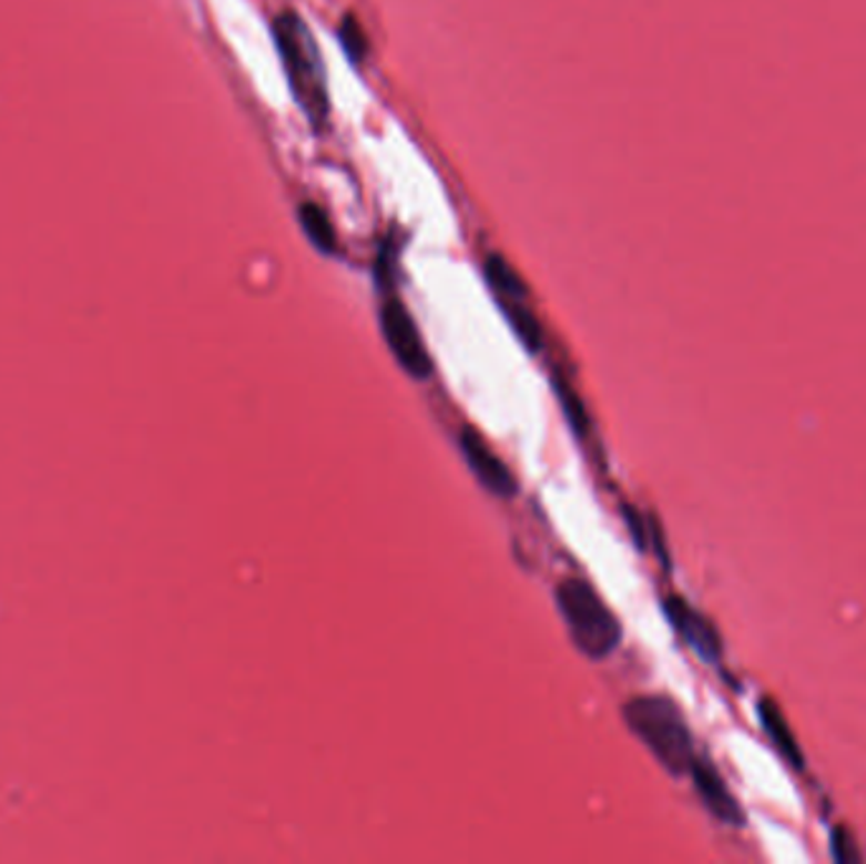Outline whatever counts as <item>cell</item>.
<instances>
[{"instance_id":"8fae6325","label":"cell","mask_w":866,"mask_h":864,"mask_svg":"<svg viewBox=\"0 0 866 864\" xmlns=\"http://www.w3.org/2000/svg\"><path fill=\"white\" fill-rule=\"evenodd\" d=\"M340 41H343V49L347 57H350L353 64L360 67L363 59L368 57V39H365V33L360 29V23H357V18L347 16L343 26H340Z\"/></svg>"},{"instance_id":"6da1fadb","label":"cell","mask_w":866,"mask_h":864,"mask_svg":"<svg viewBox=\"0 0 866 864\" xmlns=\"http://www.w3.org/2000/svg\"><path fill=\"white\" fill-rule=\"evenodd\" d=\"M272 33L276 49H279L284 71H287L294 100L299 102L307 120L319 130L329 118V94L315 39L307 31L305 21L289 11L274 18Z\"/></svg>"},{"instance_id":"9c48e42d","label":"cell","mask_w":866,"mask_h":864,"mask_svg":"<svg viewBox=\"0 0 866 864\" xmlns=\"http://www.w3.org/2000/svg\"><path fill=\"white\" fill-rule=\"evenodd\" d=\"M299 221H302V231H305L309 242L315 244L319 252L323 254L337 252V234L333 221H329L327 213L319 209L317 203H302Z\"/></svg>"},{"instance_id":"3957f363","label":"cell","mask_w":866,"mask_h":864,"mask_svg":"<svg viewBox=\"0 0 866 864\" xmlns=\"http://www.w3.org/2000/svg\"><path fill=\"white\" fill-rule=\"evenodd\" d=\"M558 606L570 637L580 652L591 659L609 657L621 641V623L613 617L601 596L583 578H566L558 586Z\"/></svg>"},{"instance_id":"8992f818","label":"cell","mask_w":866,"mask_h":864,"mask_svg":"<svg viewBox=\"0 0 866 864\" xmlns=\"http://www.w3.org/2000/svg\"><path fill=\"white\" fill-rule=\"evenodd\" d=\"M461 449L471 471H475L479 482L485 485L489 492L499 497H512L517 492L512 471L507 469L505 461L492 451L485 436H481L477 429H471V426H467V429L461 431Z\"/></svg>"},{"instance_id":"5bb4252c","label":"cell","mask_w":866,"mask_h":864,"mask_svg":"<svg viewBox=\"0 0 866 864\" xmlns=\"http://www.w3.org/2000/svg\"><path fill=\"white\" fill-rule=\"evenodd\" d=\"M626 522L633 532V542H639V548H644L646 546V530H644V525H641L639 515L633 510H626Z\"/></svg>"},{"instance_id":"52a82bcc","label":"cell","mask_w":866,"mask_h":864,"mask_svg":"<svg viewBox=\"0 0 866 864\" xmlns=\"http://www.w3.org/2000/svg\"><path fill=\"white\" fill-rule=\"evenodd\" d=\"M690 771H692L694 786H696V791H700V796L704 801V806H707L722 824L743 826L745 824L743 806H740L735 794H732V791L727 789V783H725V779L720 776V771L714 769L710 761H696V759H694Z\"/></svg>"},{"instance_id":"7c38bea8","label":"cell","mask_w":866,"mask_h":864,"mask_svg":"<svg viewBox=\"0 0 866 864\" xmlns=\"http://www.w3.org/2000/svg\"><path fill=\"white\" fill-rule=\"evenodd\" d=\"M556 388H558V396L562 400V408H566V414H568V421L573 424V429L580 436H585L588 429H591V424H588V414H585L583 404H580L578 394L570 386H566L562 380H556Z\"/></svg>"},{"instance_id":"ba28073f","label":"cell","mask_w":866,"mask_h":864,"mask_svg":"<svg viewBox=\"0 0 866 864\" xmlns=\"http://www.w3.org/2000/svg\"><path fill=\"white\" fill-rule=\"evenodd\" d=\"M757 718H761V725L765 730V735L771 738V743L775 745V751H778L793 769H803V751L798 745V738L788 725V720H785L778 702L771 698H763L757 702Z\"/></svg>"},{"instance_id":"5b68a950","label":"cell","mask_w":866,"mask_h":864,"mask_svg":"<svg viewBox=\"0 0 866 864\" xmlns=\"http://www.w3.org/2000/svg\"><path fill=\"white\" fill-rule=\"evenodd\" d=\"M664 611L672 627L686 639V644L694 647V652H700V657L707 659V662H717L722 657V637L704 613L686 603L682 596H669Z\"/></svg>"},{"instance_id":"30bf717a","label":"cell","mask_w":866,"mask_h":864,"mask_svg":"<svg viewBox=\"0 0 866 864\" xmlns=\"http://www.w3.org/2000/svg\"><path fill=\"white\" fill-rule=\"evenodd\" d=\"M485 272L497 294V299H527L524 282L517 277V272L502 260V256H489L485 264Z\"/></svg>"},{"instance_id":"4fadbf2b","label":"cell","mask_w":866,"mask_h":864,"mask_svg":"<svg viewBox=\"0 0 866 864\" xmlns=\"http://www.w3.org/2000/svg\"><path fill=\"white\" fill-rule=\"evenodd\" d=\"M832 854L836 862H862L864 854L859 850V844H856L854 834L849 830H844V826H834L832 832Z\"/></svg>"},{"instance_id":"277c9868","label":"cell","mask_w":866,"mask_h":864,"mask_svg":"<svg viewBox=\"0 0 866 864\" xmlns=\"http://www.w3.org/2000/svg\"><path fill=\"white\" fill-rule=\"evenodd\" d=\"M380 327L388 347L396 355V360L404 365L408 376L426 380L434 373V363L428 358V350L421 340V333L406 309L404 302L388 299L380 309Z\"/></svg>"},{"instance_id":"7a4b0ae2","label":"cell","mask_w":866,"mask_h":864,"mask_svg":"<svg viewBox=\"0 0 866 864\" xmlns=\"http://www.w3.org/2000/svg\"><path fill=\"white\" fill-rule=\"evenodd\" d=\"M626 720L659 763L672 773H686L694 763L692 733L686 720L669 698L644 694L626 705Z\"/></svg>"}]
</instances>
